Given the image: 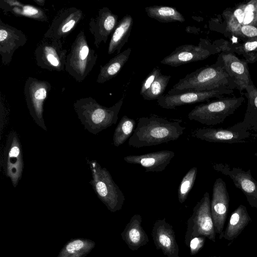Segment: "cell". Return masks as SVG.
Listing matches in <instances>:
<instances>
[{"mask_svg": "<svg viewBox=\"0 0 257 257\" xmlns=\"http://www.w3.org/2000/svg\"><path fill=\"white\" fill-rule=\"evenodd\" d=\"M180 121L156 114L140 117L133 135L128 139V145L139 148L177 140L186 128L181 125Z\"/></svg>", "mask_w": 257, "mask_h": 257, "instance_id": "6da1fadb", "label": "cell"}, {"mask_svg": "<svg viewBox=\"0 0 257 257\" xmlns=\"http://www.w3.org/2000/svg\"><path fill=\"white\" fill-rule=\"evenodd\" d=\"M236 88L233 79L227 72L221 57L211 65L197 69L179 80L168 92L172 94L189 91H205Z\"/></svg>", "mask_w": 257, "mask_h": 257, "instance_id": "7a4b0ae2", "label": "cell"}, {"mask_svg": "<svg viewBox=\"0 0 257 257\" xmlns=\"http://www.w3.org/2000/svg\"><path fill=\"white\" fill-rule=\"evenodd\" d=\"M123 102L122 98L112 106L106 107L88 96L77 99L73 103V107L85 129L93 135H97L116 123Z\"/></svg>", "mask_w": 257, "mask_h": 257, "instance_id": "3957f363", "label": "cell"}, {"mask_svg": "<svg viewBox=\"0 0 257 257\" xmlns=\"http://www.w3.org/2000/svg\"><path fill=\"white\" fill-rule=\"evenodd\" d=\"M98 58L91 48L83 29L77 35L67 54L65 71L76 81L84 80L92 70Z\"/></svg>", "mask_w": 257, "mask_h": 257, "instance_id": "277c9868", "label": "cell"}, {"mask_svg": "<svg viewBox=\"0 0 257 257\" xmlns=\"http://www.w3.org/2000/svg\"><path fill=\"white\" fill-rule=\"evenodd\" d=\"M86 160L92 175L89 183L96 195L110 211L120 210L125 200L123 192L105 168L95 160Z\"/></svg>", "mask_w": 257, "mask_h": 257, "instance_id": "5b68a950", "label": "cell"}, {"mask_svg": "<svg viewBox=\"0 0 257 257\" xmlns=\"http://www.w3.org/2000/svg\"><path fill=\"white\" fill-rule=\"evenodd\" d=\"M244 100L243 96H223L195 106L188 113V117L207 125L222 123L227 116L233 114Z\"/></svg>", "mask_w": 257, "mask_h": 257, "instance_id": "8992f818", "label": "cell"}, {"mask_svg": "<svg viewBox=\"0 0 257 257\" xmlns=\"http://www.w3.org/2000/svg\"><path fill=\"white\" fill-rule=\"evenodd\" d=\"M209 194L206 192L193 209L192 214L187 222L185 243L188 246L190 240L194 237L204 236L215 242L216 232L211 213Z\"/></svg>", "mask_w": 257, "mask_h": 257, "instance_id": "52a82bcc", "label": "cell"}, {"mask_svg": "<svg viewBox=\"0 0 257 257\" xmlns=\"http://www.w3.org/2000/svg\"><path fill=\"white\" fill-rule=\"evenodd\" d=\"M52 89L47 81L28 77L25 81L24 94L29 113L35 122L46 131L43 116L44 103Z\"/></svg>", "mask_w": 257, "mask_h": 257, "instance_id": "ba28073f", "label": "cell"}, {"mask_svg": "<svg viewBox=\"0 0 257 257\" xmlns=\"http://www.w3.org/2000/svg\"><path fill=\"white\" fill-rule=\"evenodd\" d=\"M67 50L63 48L62 40L44 38L38 44L34 51L36 64L50 71L65 70Z\"/></svg>", "mask_w": 257, "mask_h": 257, "instance_id": "9c48e42d", "label": "cell"}, {"mask_svg": "<svg viewBox=\"0 0 257 257\" xmlns=\"http://www.w3.org/2000/svg\"><path fill=\"white\" fill-rule=\"evenodd\" d=\"M220 53L217 46L213 43L200 39L197 45L184 44L175 49L160 62L162 64L178 67L190 62L203 60L211 55Z\"/></svg>", "mask_w": 257, "mask_h": 257, "instance_id": "30bf717a", "label": "cell"}, {"mask_svg": "<svg viewBox=\"0 0 257 257\" xmlns=\"http://www.w3.org/2000/svg\"><path fill=\"white\" fill-rule=\"evenodd\" d=\"M21 142L17 133L11 132L7 138L3 155L1 159V166L4 173L9 177L16 187L20 180L24 169Z\"/></svg>", "mask_w": 257, "mask_h": 257, "instance_id": "8fae6325", "label": "cell"}, {"mask_svg": "<svg viewBox=\"0 0 257 257\" xmlns=\"http://www.w3.org/2000/svg\"><path fill=\"white\" fill-rule=\"evenodd\" d=\"M233 93V90L225 88L205 91H189L172 94H163L158 98L157 101L161 107L172 109L186 104L207 102L212 98H220L224 95H230Z\"/></svg>", "mask_w": 257, "mask_h": 257, "instance_id": "7c38bea8", "label": "cell"}, {"mask_svg": "<svg viewBox=\"0 0 257 257\" xmlns=\"http://www.w3.org/2000/svg\"><path fill=\"white\" fill-rule=\"evenodd\" d=\"M213 168L227 176L235 187L245 196L249 205L257 209V181L252 177L250 170L246 171L237 167L231 168L227 164L213 163Z\"/></svg>", "mask_w": 257, "mask_h": 257, "instance_id": "4fadbf2b", "label": "cell"}, {"mask_svg": "<svg viewBox=\"0 0 257 257\" xmlns=\"http://www.w3.org/2000/svg\"><path fill=\"white\" fill-rule=\"evenodd\" d=\"M83 18V12L80 9L75 7L63 8L53 19L43 38L64 40Z\"/></svg>", "mask_w": 257, "mask_h": 257, "instance_id": "5bb4252c", "label": "cell"}, {"mask_svg": "<svg viewBox=\"0 0 257 257\" xmlns=\"http://www.w3.org/2000/svg\"><path fill=\"white\" fill-rule=\"evenodd\" d=\"M229 200L225 182L221 178L216 179L213 186L210 209L215 231L219 234L220 239L224 235L223 229L229 209Z\"/></svg>", "mask_w": 257, "mask_h": 257, "instance_id": "9a60e30c", "label": "cell"}, {"mask_svg": "<svg viewBox=\"0 0 257 257\" xmlns=\"http://www.w3.org/2000/svg\"><path fill=\"white\" fill-rule=\"evenodd\" d=\"M226 21V32L233 36L243 26H257V0L242 3L223 13Z\"/></svg>", "mask_w": 257, "mask_h": 257, "instance_id": "2e32d148", "label": "cell"}, {"mask_svg": "<svg viewBox=\"0 0 257 257\" xmlns=\"http://www.w3.org/2000/svg\"><path fill=\"white\" fill-rule=\"evenodd\" d=\"M191 136L210 143L226 144L245 143L251 136H256L248 131L235 130L230 126L227 128H198L192 132Z\"/></svg>", "mask_w": 257, "mask_h": 257, "instance_id": "e0dca14e", "label": "cell"}, {"mask_svg": "<svg viewBox=\"0 0 257 257\" xmlns=\"http://www.w3.org/2000/svg\"><path fill=\"white\" fill-rule=\"evenodd\" d=\"M27 40L23 32L5 23L0 19V55L3 65L10 64L15 51L24 46Z\"/></svg>", "mask_w": 257, "mask_h": 257, "instance_id": "ac0fdd59", "label": "cell"}, {"mask_svg": "<svg viewBox=\"0 0 257 257\" xmlns=\"http://www.w3.org/2000/svg\"><path fill=\"white\" fill-rule=\"evenodd\" d=\"M118 17L107 7L100 9L95 17H91L89 22V30L94 37V44L99 48L100 44H105L108 37L114 31Z\"/></svg>", "mask_w": 257, "mask_h": 257, "instance_id": "d6986e66", "label": "cell"}, {"mask_svg": "<svg viewBox=\"0 0 257 257\" xmlns=\"http://www.w3.org/2000/svg\"><path fill=\"white\" fill-rule=\"evenodd\" d=\"M152 235L157 249H161L167 257H180L175 232L171 224L167 222L165 218L156 221Z\"/></svg>", "mask_w": 257, "mask_h": 257, "instance_id": "ffe728a7", "label": "cell"}, {"mask_svg": "<svg viewBox=\"0 0 257 257\" xmlns=\"http://www.w3.org/2000/svg\"><path fill=\"white\" fill-rule=\"evenodd\" d=\"M219 55L227 72L233 79L236 89L240 93L248 86L253 84L249 74L248 63L245 59H239L232 52L221 53Z\"/></svg>", "mask_w": 257, "mask_h": 257, "instance_id": "44dd1931", "label": "cell"}, {"mask_svg": "<svg viewBox=\"0 0 257 257\" xmlns=\"http://www.w3.org/2000/svg\"><path fill=\"white\" fill-rule=\"evenodd\" d=\"M170 150H161L145 154L128 155L123 160L130 164L140 165L145 169L146 172H158L164 171L175 156Z\"/></svg>", "mask_w": 257, "mask_h": 257, "instance_id": "7402d4cb", "label": "cell"}, {"mask_svg": "<svg viewBox=\"0 0 257 257\" xmlns=\"http://www.w3.org/2000/svg\"><path fill=\"white\" fill-rule=\"evenodd\" d=\"M0 9L6 15L12 14L34 20L47 22L49 17L44 10L30 5H25L17 0H1Z\"/></svg>", "mask_w": 257, "mask_h": 257, "instance_id": "603a6c76", "label": "cell"}, {"mask_svg": "<svg viewBox=\"0 0 257 257\" xmlns=\"http://www.w3.org/2000/svg\"><path fill=\"white\" fill-rule=\"evenodd\" d=\"M142 218L140 214L134 215L126 225L121 235L132 250H137L148 243L149 237L142 226Z\"/></svg>", "mask_w": 257, "mask_h": 257, "instance_id": "cb8c5ba5", "label": "cell"}, {"mask_svg": "<svg viewBox=\"0 0 257 257\" xmlns=\"http://www.w3.org/2000/svg\"><path fill=\"white\" fill-rule=\"evenodd\" d=\"M242 93L247 98V108L242 121L230 127L235 130L257 131V88L254 84L248 86Z\"/></svg>", "mask_w": 257, "mask_h": 257, "instance_id": "d4e9b609", "label": "cell"}, {"mask_svg": "<svg viewBox=\"0 0 257 257\" xmlns=\"http://www.w3.org/2000/svg\"><path fill=\"white\" fill-rule=\"evenodd\" d=\"M133 23V19L128 14L125 15L118 21L111 36L107 50L108 54L120 53L123 46L128 41Z\"/></svg>", "mask_w": 257, "mask_h": 257, "instance_id": "484cf974", "label": "cell"}, {"mask_svg": "<svg viewBox=\"0 0 257 257\" xmlns=\"http://www.w3.org/2000/svg\"><path fill=\"white\" fill-rule=\"evenodd\" d=\"M246 207L241 204L231 213L223 237L228 241L236 239L251 221Z\"/></svg>", "mask_w": 257, "mask_h": 257, "instance_id": "4316f807", "label": "cell"}, {"mask_svg": "<svg viewBox=\"0 0 257 257\" xmlns=\"http://www.w3.org/2000/svg\"><path fill=\"white\" fill-rule=\"evenodd\" d=\"M131 52L132 49L128 48L116 54L104 65H101L96 82L102 84L114 78L127 61Z\"/></svg>", "mask_w": 257, "mask_h": 257, "instance_id": "83f0119b", "label": "cell"}, {"mask_svg": "<svg viewBox=\"0 0 257 257\" xmlns=\"http://www.w3.org/2000/svg\"><path fill=\"white\" fill-rule=\"evenodd\" d=\"M145 11L149 18L154 19L161 23L185 21L184 16L175 8L164 6L147 7Z\"/></svg>", "mask_w": 257, "mask_h": 257, "instance_id": "f1b7e54d", "label": "cell"}, {"mask_svg": "<svg viewBox=\"0 0 257 257\" xmlns=\"http://www.w3.org/2000/svg\"><path fill=\"white\" fill-rule=\"evenodd\" d=\"M136 120L123 115L116 126L113 136V144L115 147L122 145L133 135L136 126Z\"/></svg>", "mask_w": 257, "mask_h": 257, "instance_id": "f546056e", "label": "cell"}, {"mask_svg": "<svg viewBox=\"0 0 257 257\" xmlns=\"http://www.w3.org/2000/svg\"><path fill=\"white\" fill-rule=\"evenodd\" d=\"M231 52L243 56L248 63L257 61V38L245 40L241 43L231 44Z\"/></svg>", "mask_w": 257, "mask_h": 257, "instance_id": "4dcf8cb0", "label": "cell"}, {"mask_svg": "<svg viewBox=\"0 0 257 257\" xmlns=\"http://www.w3.org/2000/svg\"><path fill=\"white\" fill-rule=\"evenodd\" d=\"M171 76L160 73L149 89L142 96L147 100L156 99L163 95Z\"/></svg>", "mask_w": 257, "mask_h": 257, "instance_id": "1f68e13d", "label": "cell"}, {"mask_svg": "<svg viewBox=\"0 0 257 257\" xmlns=\"http://www.w3.org/2000/svg\"><path fill=\"white\" fill-rule=\"evenodd\" d=\"M197 168L193 167L190 169L182 178L178 189V198L179 202L183 203L192 189L196 178Z\"/></svg>", "mask_w": 257, "mask_h": 257, "instance_id": "d6a6232c", "label": "cell"}, {"mask_svg": "<svg viewBox=\"0 0 257 257\" xmlns=\"http://www.w3.org/2000/svg\"><path fill=\"white\" fill-rule=\"evenodd\" d=\"M92 247V244L88 242L77 239L69 242L59 257H80Z\"/></svg>", "mask_w": 257, "mask_h": 257, "instance_id": "836d02e7", "label": "cell"}, {"mask_svg": "<svg viewBox=\"0 0 257 257\" xmlns=\"http://www.w3.org/2000/svg\"><path fill=\"white\" fill-rule=\"evenodd\" d=\"M233 36L245 40L257 38V26L246 25L238 29Z\"/></svg>", "mask_w": 257, "mask_h": 257, "instance_id": "e575fe53", "label": "cell"}, {"mask_svg": "<svg viewBox=\"0 0 257 257\" xmlns=\"http://www.w3.org/2000/svg\"><path fill=\"white\" fill-rule=\"evenodd\" d=\"M161 73V69L156 67L150 72L142 82L140 94L142 95L150 87L158 76Z\"/></svg>", "mask_w": 257, "mask_h": 257, "instance_id": "d590c367", "label": "cell"}, {"mask_svg": "<svg viewBox=\"0 0 257 257\" xmlns=\"http://www.w3.org/2000/svg\"><path fill=\"white\" fill-rule=\"evenodd\" d=\"M206 237L199 236L192 238L189 243L190 253L191 255L196 254L204 246Z\"/></svg>", "mask_w": 257, "mask_h": 257, "instance_id": "8d00e7d4", "label": "cell"}, {"mask_svg": "<svg viewBox=\"0 0 257 257\" xmlns=\"http://www.w3.org/2000/svg\"><path fill=\"white\" fill-rule=\"evenodd\" d=\"M34 2H35L37 5L43 7L45 4V0H33Z\"/></svg>", "mask_w": 257, "mask_h": 257, "instance_id": "74e56055", "label": "cell"}, {"mask_svg": "<svg viewBox=\"0 0 257 257\" xmlns=\"http://www.w3.org/2000/svg\"><path fill=\"white\" fill-rule=\"evenodd\" d=\"M254 156L257 157V152L254 154Z\"/></svg>", "mask_w": 257, "mask_h": 257, "instance_id": "f35d334b", "label": "cell"}, {"mask_svg": "<svg viewBox=\"0 0 257 257\" xmlns=\"http://www.w3.org/2000/svg\"><path fill=\"white\" fill-rule=\"evenodd\" d=\"M211 257H221V256H211Z\"/></svg>", "mask_w": 257, "mask_h": 257, "instance_id": "ab89813d", "label": "cell"}]
</instances>
